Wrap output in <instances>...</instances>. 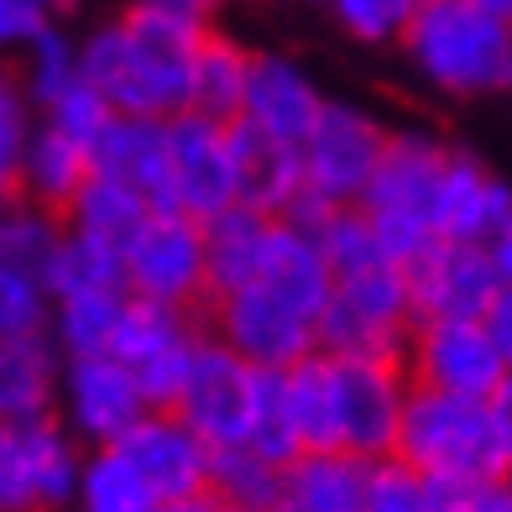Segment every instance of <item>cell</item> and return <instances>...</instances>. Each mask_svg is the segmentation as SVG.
<instances>
[{
	"label": "cell",
	"mask_w": 512,
	"mask_h": 512,
	"mask_svg": "<svg viewBox=\"0 0 512 512\" xmlns=\"http://www.w3.org/2000/svg\"><path fill=\"white\" fill-rule=\"evenodd\" d=\"M413 371L403 356H324L283 371V408L298 450H345L361 460L398 455Z\"/></svg>",
	"instance_id": "1"
},
{
	"label": "cell",
	"mask_w": 512,
	"mask_h": 512,
	"mask_svg": "<svg viewBox=\"0 0 512 512\" xmlns=\"http://www.w3.org/2000/svg\"><path fill=\"white\" fill-rule=\"evenodd\" d=\"M204 37L209 32L189 27V21H173L131 0L126 16L105 21L100 32L79 42V63L115 115L173 121L194 100V53Z\"/></svg>",
	"instance_id": "2"
},
{
	"label": "cell",
	"mask_w": 512,
	"mask_h": 512,
	"mask_svg": "<svg viewBox=\"0 0 512 512\" xmlns=\"http://www.w3.org/2000/svg\"><path fill=\"white\" fill-rule=\"evenodd\" d=\"M418 79L445 95L476 100L512 89V21L476 11L471 0H424L403 32Z\"/></svg>",
	"instance_id": "3"
},
{
	"label": "cell",
	"mask_w": 512,
	"mask_h": 512,
	"mask_svg": "<svg viewBox=\"0 0 512 512\" xmlns=\"http://www.w3.org/2000/svg\"><path fill=\"white\" fill-rule=\"evenodd\" d=\"M398 460L429 481H497L507 471V450L497 434L492 398H460V392L418 387L408 392Z\"/></svg>",
	"instance_id": "4"
},
{
	"label": "cell",
	"mask_w": 512,
	"mask_h": 512,
	"mask_svg": "<svg viewBox=\"0 0 512 512\" xmlns=\"http://www.w3.org/2000/svg\"><path fill=\"white\" fill-rule=\"evenodd\" d=\"M450 147L429 131H392L382 168L361 194V215L377 225L387 251L408 267L418 251L439 241V189H445Z\"/></svg>",
	"instance_id": "5"
},
{
	"label": "cell",
	"mask_w": 512,
	"mask_h": 512,
	"mask_svg": "<svg viewBox=\"0 0 512 512\" xmlns=\"http://www.w3.org/2000/svg\"><path fill=\"white\" fill-rule=\"evenodd\" d=\"M418 330L408 267L398 256H377L356 272L335 277V293L319 319V351L324 356H403Z\"/></svg>",
	"instance_id": "6"
},
{
	"label": "cell",
	"mask_w": 512,
	"mask_h": 512,
	"mask_svg": "<svg viewBox=\"0 0 512 512\" xmlns=\"http://www.w3.org/2000/svg\"><path fill=\"white\" fill-rule=\"evenodd\" d=\"M392 142V131L382 121H371L356 105H324L319 126L304 142V204L288 220L298 225H319L330 209H351L371 189V178L382 168V152Z\"/></svg>",
	"instance_id": "7"
},
{
	"label": "cell",
	"mask_w": 512,
	"mask_h": 512,
	"mask_svg": "<svg viewBox=\"0 0 512 512\" xmlns=\"http://www.w3.org/2000/svg\"><path fill=\"white\" fill-rule=\"evenodd\" d=\"M319 309L298 304L267 277H251L246 288L215 298V340L262 371H288L319 351Z\"/></svg>",
	"instance_id": "8"
},
{
	"label": "cell",
	"mask_w": 512,
	"mask_h": 512,
	"mask_svg": "<svg viewBox=\"0 0 512 512\" xmlns=\"http://www.w3.org/2000/svg\"><path fill=\"white\" fill-rule=\"evenodd\" d=\"M267 377L272 371L251 366L246 356L230 351L225 340H199L194 371H189V382H183L173 413L209 450L251 445L256 413H262V398H267Z\"/></svg>",
	"instance_id": "9"
},
{
	"label": "cell",
	"mask_w": 512,
	"mask_h": 512,
	"mask_svg": "<svg viewBox=\"0 0 512 512\" xmlns=\"http://www.w3.org/2000/svg\"><path fill=\"white\" fill-rule=\"evenodd\" d=\"M126 288L131 298L168 309H189L209 298V246H204V220L183 209H152L142 236L126 246Z\"/></svg>",
	"instance_id": "10"
},
{
	"label": "cell",
	"mask_w": 512,
	"mask_h": 512,
	"mask_svg": "<svg viewBox=\"0 0 512 512\" xmlns=\"http://www.w3.org/2000/svg\"><path fill=\"white\" fill-rule=\"evenodd\" d=\"M84 460L53 418L0 424V512H53L79 497Z\"/></svg>",
	"instance_id": "11"
},
{
	"label": "cell",
	"mask_w": 512,
	"mask_h": 512,
	"mask_svg": "<svg viewBox=\"0 0 512 512\" xmlns=\"http://www.w3.org/2000/svg\"><path fill=\"white\" fill-rule=\"evenodd\" d=\"M199 330L189 309H168V304H147V298H131L121 314V330L110 340V356L121 361L142 392L152 398V408H173L183 382L194 371L199 356Z\"/></svg>",
	"instance_id": "12"
},
{
	"label": "cell",
	"mask_w": 512,
	"mask_h": 512,
	"mask_svg": "<svg viewBox=\"0 0 512 512\" xmlns=\"http://www.w3.org/2000/svg\"><path fill=\"white\" fill-rule=\"evenodd\" d=\"M408 371L418 387L460 398H497V387L512 377L486 319H424L408 340Z\"/></svg>",
	"instance_id": "13"
},
{
	"label": "cell",
	"mask_w": 512,
	"mask_h": 512,
	"mask_svg": "<svg viewBox=\"0 0 512 512\" xmlns=\"http://www.w3.org/2000/svg\"><path fill=\"white\" fill-rule=\"evenodd\" d=\"M168 147H173V209L209 225L215 215L241 204L236 142H230L225 121L183 110L168 121Z\"/></svg>",
	"instance_id": "14"
},
{
	"label": "cell",
	"mask_w": 512,
	"mask_h": 512,
	"mask_svg": "<svg viewBox=\"0 0 512 512\" xmlns=\"http://www.w3.org/2000/svg\"><path fill=\"white\" fill-rule=\"evenodd\" d=\"M58 403L68 413V429L79 439H89L95 450L121 445V439L152 413V398L142 392V382H136L110 351L105 356H68Z\"/></svg>",
	"instance_id": "15"
},
{
	"label": "cell",
	"mask_w": 512,
	"mask_h": 512,
	"mask_svg": "<svg viewBox=\"0 0 512 512\" xmlns=\"http://www.w3.org/2000/svg\"><path fill=\"white\" fill-rule=\"evenodd\" d=\"M497 262L486 246L434 241L408 262V293L413 314L424 319H486L497 304Z\"/></svg>",
	"instance_id": "16"
},
{
	"label": "cell",
	"mask_w": 512,
	"mask_h": 512,
	"mask_svg": "<svg viewBox=\"0 0 512 512\" xmlns=\"http://www.w3.org/2000/svg\"><path fill=\"white\" fill-rule=\"evenodd\" d=\"M110 450H121L136 465V476L157 492V502H183V497L209 492V460H215V450H209L173 408H152L142 424Z\"/></svg>",
	"instance_id": "17"
},
{
	"label": "cell",
	"mask_w": 512,
	"mask_h": 512,
	"mask_svg": "<svg viewBox=\"0 0 512 512\" xmlns=\"http://www.w3.org/2000/svg\"><path fill=\"white\" fill-rule=\"evenodd\" d=\"M319 84L283 53H256L251 58V84H246V105H241V126L272 136L283 147H304L309 131L324 115Z\"/></svg>",
	"instance_id": "18"
},
{
	"label": "cell",
	"mask_w": 512,
	"mask_h": 512,
	"mask_svg": "<svg viewBox=\"0 0 512 512\" xmlns=\"http://www.w3.org/2000/svg\"><path fill=\"white\" fill-rule=\"evenodd\" d=\"M502 230H512V189L471 152H450L439 189V241L492 246Z\"/></svg>",
	"instance_id": "19"
},
{
	"label": "cell",
	"mask_w": 512,
	"mask_h": 512,
	"mask_svg": "<svg viewBox=\"0 0 512 512\" xmlns=\"http://www.w3.org/2000/svg\"><path fill=\"white\" fill-rule=\"evenodd\" d=\"M95 173L136 189L152 209H173V147L168 121L147 115H115L105 136L95 142Z\"/></svg>",
	"instance_id": "20"
},
{
	"label": "cell",
	"mask_w": 512,
	"mask_h": 512,
	"mask_svg": "<svg viewBox=\"0 0 512 512\" xmlns=\"http://www.w3.org/2000/svg\"><path fill=\"white\" fill-rule=\"evenodd\" d=\"M58 392H63V361H58V340H48V330L0 340V424L53 418Z\"/></svg>",
	"instance_id": "21"
},
{
	"label": "cell",
	"mask_w": 512,
	"mask_h": 512,
	"mask_svg": "<svg viewBox=\"0 0 512 512\" xmlns=\"http://www.w3.org/2000/svg\"><path fill=\"white\" fill-rule=\"evenodd\" d=\"M236 142V168H241V204L262 209L272 220H288L304 204V147H283L251 126H230Z\"/></svg>",
	"instance_id": "22"
},
{
	"label": "cell",
	"mask_w": 512,
	"mask_h": 512,
	"mask_svg": "<svg viewBox=\"0 0 512 512\" xmlns=\"http://www.w3.org/2000/svg\"><path fill=\"white\" fill-rule=\"evenodd\" d=\"M371 465L345 450H304L283 476V502L293 512H366Z\"/></svg>",
	"instance_id": "23"
},
{
	"label": "cell",
	"mask_w": 512,
	"mask_h": 512,
	"mask_svg": "<svg viewBox=\"0 0 512 512\" xmlns=\"http://www.w3.org/2000/svg\"><path fill=\"white\" fill-rule=\"evenodd\" d=\"M89 178H95V152L48 121L32 126L27 152H21V199L42 209H68Z\"/></svg>",
	"instance_id": "24"
},
{
	"label": "cell",
	"mask_w": 512,
	"mask_h": 512,
	"mask_svg": "<svg viewBox=\"0 0 512 512\" xmlns=\"http://www.w3.org/2000/svg\"><path fill=\"white\" fill-rule=\"evenodd\" d=\"M272 215L251 204H236L215 215L204 225V246H209V298H225L246 288L256 272H262V256H267V241H272Z\"/></svg>",
	"instance_id": "25"
},
{
	"label": "cell",
	"mask_w": 512,
	"mask_h": 512,
	"mask_svg": "<svg viewBox=\"0 0 512 512\" xmlns=\"http://www.w3.org/2000/svg\"><path fill=\"white\" fill-rule=\"evenodd\" d=\"M63 215H68V236H84V241H95L115 256H126V246L142 236V225L152 220V204L136 189H126V183L95 173Z\"/></svg>",
	"instance_id": "26"
},
{
	"label": "cell",
	"mask_w": 512,
	"mask_h": 512,
	"mask_svg": "<svg viewBox=\"0 0 512 512\" xmlns=\"http://www.w3.org/2000/svg\"><path fill=\"white\" fill-rule=\"evenodd\" d=\"M251 58L256 53H246L241 42L209 32L199 42V53H194V100H189V110L236 126L241 105H246V84H251Z\"/></svg>",
	"instance_id": "27"
},
{
	"label": "cell",
	"mask_w": 512,
	"mask_h": 512,
	"mask_svg": "<svg viewBox=\"0 0 512 512\" xmlns=\"http://www.w3.org/2000/svg\"><path fill=\"white\" fill-rule=\"evenodd\" d=\"M63 241H68V225H58V209H42L32 199H16L11 209H0V262L37 277V283H48Z\"/></svg>",
	"instance_id": "28"
},
{
	"label": "cell",
	"mask_w": 512,
	"mask_h": 512,
	"mask_svg": "<svg viewBox=\"0 0 512 512\" xmlns=\"http://www.w3.org/2000/svg\"><path fill=\"white\" fill-rule=\"evenodd\" d=\"M283 476H288V465L267 460L251 445L215 450V460H209V492L225 507H241V512H267V507L283 502Z\"/></svg>",
	"instance_id": "29"
},
{
	"label": "cell",
	"mask_w": 512,
	"mask_h": 512,
	"mask_svg": "<svg viewBox=\"0 0 512 512\" xmlns=\"http://www.w3.org/2000/svg\"><path fill=\"white\" fill-rule=\"evenodd\" d=\"M126 304H131L126 288L53 298V340L63 345V356H105L115 330H121Z\"/></svg>",
	"instance_id": "30"
},
{
	"label": "cell",
	"mask_w": 512,
	"mask_h": 512,
	"mask_svg": "<svg viewBox=\"0 0 512 512\" xmlns=\"http://www.w3.org/2000/svg\"><path fill=\"white\" fill-rule=\"evenodd\" d=\"M79 512H157V492L136 476V465L121 450H95L79 476Z\"/></svg>",
	"instance_id": "31"
},
{
	"label": "cell",
	"mask_w": 512,
	"mask_h": 512,
	"mask_svg": "<svg viewBox=\"0 0 512 512\" xmlns=\"http://www.w3.org/2000/svg\"><path fill=\"white\" fill-rule=\"evenodd\" d=\"M84 79V63H79V42L63 37L58 27H48L27 53H21V89L37 110H48L58 95H68Z\"/></svg>",
	"instance_id": "32"
},
{
	"label": "cell",
	"mask_w": 512,
	"mask_h": 512,
	"mask_svg": "<svg viewBox=\"0 0 512 512\" xmlns=\"http://www.w3.org/2000/svg\"><path fill=\"white\" fill-rule=\"evenodd\" d=\"M110 288H126V262L115 251L84 241V236H68L53 272H48V293L53 298H74V293H110Z\"/></svg>",
	"instance_id": "33"
},
{
	"label": "cell",
	"mask_w": 512,
	"mask_h": 512,
	"mask_svg": "<svg viewBox=\"0 0 512 512\" xmlns=\"http://www.w3.org/2000/svg\"><path fill=\"white\" fill-rule=\"evenodd\" d=\"M27 89L0 74V209H11L21 199V152L32 136V110Z\"/></svg>",
	"instance_id": "34"
},
{
	"label": "cell",
	"mask_w": 512,
	"mask_h": 512,
	"mask_svg": "<svg viewBox=\"0 0 512 512\" xmlns=\"http://www.w3.org/2000/svg\"><path fill=\"white\" fill-rule=\"evenodd\" d=\"M53 324V293L48 283L0 262V340L6 335H37Z\"/></svg>",
	"instance_id": "35"
},
{
	"label": "cell",
	"mask_w": 512,
	"mask_h": 512,
	"mask_svg": "<svg viewBox=\"0 0 512 512\" xmlns=\"http://www.w3.org/2000/svg\"><path fill=\"white\" fill-rule=\"evenodd\" d=\"M42 121L48 126H58L63 136H74V142H84L89 152H95V142L105 136V126L115 121V110H110V100L100 95L89 79H79L68 95H58L48 110H42Z\"/></svg>",
	"instance_id": "36"
},
{
	"label": "cell",
	"mask_w": 512,
	"mask_h": 512,
	"mask_svg": "<svg viewBox=\"0 0 512 512\" xmlns=\"http://www.w3.org/2000/svg\"><path fill=\"white\" fill-rule=\"evenodd\" d=\"M330 6H335L340 27L361 42H392V37L403 42L408 21L424 0H330Z\"/></svg>",
	"instance_id": "37"
},
{
	"label": "cell",
	"mask_w": 512,
	"mask_h": 512,
	"mask_svg": "<svg viewBox=\"0 0 512 512\" xmlns=\"http://www.w3.org/2000/svg\"><path fill=\"white\" fill-rule=\"evenodd\" d=\"M366 512H429V481L403 465L398 455L371 465V492H366Z\"/></svg>",
	"instance_id": "38"
},
{
	"label": "cell",
	"mask_w": 512,
	"mask_h": 512,
	"mask_svg": "<svg viewBox=\"0 0 512 512\" xmlns=\"http://www.w3.org/2000/svg\"><path fill=\"white\" fill-rule=\"evenodd\" d=\"M429 512H512V476H497V481H429Z\"/></svg>",
	"instance_id": "39"
},
{
	"label": "cell",
	"mask_w": 512,
	"mask_h": 512,
	"mask_svg": "<svg viewBox=\"0 0 512 512\" xmlns=\"http://www.w3.org/2000/svg\"><path fill=\"white\" fill-rule=\"evenodd\" d=\"M48 27H53L48 0H0V58L27 53Z\"/></svg>",
	"instance_id": "40"
},
{
	"label": "cell",
	"mask_w": 512,
	"mask_h": 512,
	"mask_svg": "<svg viewBox=\"0 0 512 512\" xmlns=\"http://www.w3.org/2000/svg\"><path fill=\"white\" fill-rule=\"evenodd\" d=\"M142 6L173 16V21H189V27H199V32H209V21H215L220 0H142Z\"/></svg>",
	"instance_id": "41"
},
{
	"label": "cell",
	"mask_w": 512,
	"mask_h": 512,
	"mask_svg": "<svg viewBox=\"0 0 512 512\" xmlns=\"http://www.w3.org/2000/svg\"><path fill=\"white\" fill-rule=\"evenodd\" d=\"M486 324H492V335H497L502 356H507V371H512V288H497V304H492V314H486Z\"/></svg>",
	"instance_id": "42"
},
{
	"label": "cell",
	"mask_w": 512,
	"mask_h": 512,
	"mask_svg": "<svg viewBox=\"0 0 512 512\" xmlns=\"http://www.w3.org/2000/svg\"><path fill=\"white\" fill-rule=\"evenodd\" d=\"M492 413H497V434H502V450H507V471H512V377L497 387L492 398Z\"/></svg>",
	"instance_id": "43"
},
{
	"label": "cell",
	"mask_w": 512,
	"mask_h": 512,
	"mask_svg": "<svg viewBox=\"0 0 512 512\" xmlns=\"http://www.w3.org/2000/svg\"><path fill=\"white\" fill-rule=\"evenodd\" d=\"M486 251H492V262H497V283L512 288V230H502V236L486 246Z\"/></svg>",
	"instance_id": "44"
},
{
	"label": "cell",
	"mask_w": 512,
	"mask_h": 512,
	"mask_svg": "<svg viewBox=\"0 0 512 512\" xmlns=\"http://www.w3.org/2000/svg\"><path fill=\"white\" fill-rule=\"evenodd\" d=\"M157 512H225V502L215 492H199V497H183V502H162Z\"/></svg>",
	"instance_id": "45"
},
{
	"label": "cell",
	"mask_w": 512,
	"mask_h": 512,
	"mask_svg": "<svg viewBox=\"0 0 512 512\" xmlns=\"http://www.w3.org/2000/svg\"><path fill=\"white\" fill-rule=\"evenodd\" d=\"M476 11H492V16H502V21H512V0H471Z\"/></svg>",
	"instance_id": "46"
},
{
	"label": "cell",
	"mask_w": 512,
	"mask_h": 512,
	"mask_svg": "<svg viewBox=\"0 0 512 512\" xmlns=\"http://www.w3.org/2000/svg\"><path fill=\"white\" fill-rule=\"evenodd\" d=\"M225 512H241V507H225ZM267 512H293L288 502H277V507H267Z\"/></svg>",
	"instance_id": "47"
},
{
	"label": "cell",
	"mask_w": 512,
	"mask_h": 512,
	"mask_svg": "<svg viewBox=\"0 0 512 512\" xmlns=\"http://www.w3.org/2000/svg\"><path fill=\"white\" fill-rule=\"evenodd\" d=\"M48 6H53V11H58V6H68V0H48Z\"/></svg>",
	"instance_id": "48"
}]
</instances>
